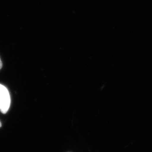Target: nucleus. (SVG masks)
<instances>
[{
  "mask_svg": "<svg viewBox=\"0 0 152 152\" xmlns=\"http://www.w3.org/2000/svg\"><path fill=\"white\" fill-rule=\"evenodd\" d=\"M10 105V96L8 90L4 85L0 84V110L6 113Z\"/></svg>",
  "mask_w": 152,
  "mask_h": 152,
  "instance_id": "obj_1",
  "label": "nucleus"
},
{
  "mask_svg": "<svg viewBox=\"0 0 152 152\" xmlns=\"http://www.w3.org/2000/svg\"><path fill=\"white\" fill-rule=\"evenodd\" d=\"M2 61L0 59V69L2 68Z\"/></svg>",
  "mask_w": 152,
  "mask_h": 152,
  "instance_id": "obj_2",
  "label": "nucleus"
},
{
  "mask_svg": "<svg viewBox=\"0 0 152 152\" xmlns=\"http://www.w3.org/2000/svg\"><path fill=\"white\" fill-rule=\"evenodd\" d=\"M1 126V122H0V127Z\"/></svg>",
  "mask_w": 152,
  "mask_h": 152,
  "instance_id": "obj_3",
  "label": "nucleus"
}]
</instances>
